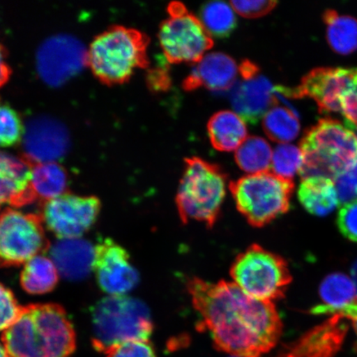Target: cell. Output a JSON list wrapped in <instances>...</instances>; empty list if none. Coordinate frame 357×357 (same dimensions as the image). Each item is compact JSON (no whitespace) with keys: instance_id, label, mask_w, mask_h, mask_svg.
Instances as JSON below:
<instances>
[{"instance_id":"obj_1","label":"cell","mask_w":357,"mask_h":357,"mask_svg":"<svg viewBox=\"0 0 357 357\" xmlns=\"http://www.w3.org/2000/svg\"><path fill=\"white\" fill-rule=\"evenodd\" d=\"M186 287L200 327L218 350L236 357H261L278 344L283 324L274 303L249 296L227 281L192 278Z\"/></svg>"},{"instance_id":"obj_2","label":"cell","mask_w":357,"mask_h":357,"mask_svg":"<svg viewBox=\"0 0 357 357\" xmlns=\"http://www.w3.org/2000/svg\"><path fill=\"white\" fill-rule=\"evenodd\" d=\"M2 342L10 357H70L77 336L63 307L39 303L22 307Z\"/></svg>"},{"instance_id":"obj_3","label":"cell","mask_w":357,"mask_h":357,"mask_svg":"<svg viewBox=\"0 0 357 357\" xmlns=\"http://www.w3.org/2000/svg\"><path fill=\"white\" fill-rule=\"evenodd\" d=\"M149 38L137 29L114 26L93 40L87 50V66L105 84L128 82L137 69L149 66Z\"/></svg>"},{"instance_id":"obj_4","label":"cell","mask_w":357,"mask_h":357,"mask_svg":"<svg viewBox=\"0 0 357 357\" xmlns=\"http://www.w3.org/2000/svg\"><path fill=\"white\" fill-rule=\"evenodd\" d=\"M301 151L302 180L320 177L334 181L357 163V136L337 120L322 119L306 131Z\"/></svg>"},{"instance_id":"obj_5","label":"cell","mask_w":357,"mask_h":357,"mask_svg":"<svg viewBox=\"0 0 357 357\" xmlns=\"http://www.w3.org/2000/svg\"><path fill=\"white\" fill-rule=\"evenodd\" d=\"M176 206L183 223L196 221L215 225L226 196L227 176L217 165L199 158L185 160Z\"/></svg>"},{"instance_id":"obj_6","label":"cell","mask_w":357,"mask_h":357,"mask_svg":"<svg viewBox=\"0 0 357 357\" xmlns=\"http://www.w3.org/2000/svg\"><path fill=\"white\" fill-rule=\"evenodd\" d=\"M93 345L106 352L121 343L149 340L153 324L149 307L127 296H107L93 307Z\"/></svg>"},{"instance_id":"obj_7","label":"cell","mask_w":357,"mask_h":357,"mask_svg":"<svg viewBox=\"0 0 357 357\" xmlns=\"http://www.w3.org/2000/svg\"><path fill=\"white\" fill-rule=\"evenodd\" d=\"M294 188L292 181L270 172L243 176L229 185L238 211L257 227L288 212Z\"/></svg>"},{"instance_id":"obj_8","label":"cell","mask_w":357,"mask_h":357,"mask_svg":"<svg viewBox=\"0 0 357 357\" xmlns=\"http://www.w3.org/2000/svg\"><path fill=\"white\" fill-rule=\"evenodd\" d=\"M230 274L234 283L249 296L271 303L284 296L292 281L287 262L257 244L236 258Z\"/></svg>"},{"instance_id":"obj_9","label":"cell","mask_w":357,"mask_h":357,"mask_svg":"<svg viewBox=\"0 0 357 357\" xmlns=\"http://www.w3.org/2000/svg\"><path fill=\"white\" fill-rule=\"evenodd\" d=\"M169 17L160 24L159 41L167 61L172 64L198 63L213 46L202 22L180 2L167 8Z\"/></svg>"},{"instance_id":"obj_10","label":"cell","mask_w":357,"mask_h":357,"mask_svg":"<svg viewBox=\"0 0 357 357\" xmlns=\"http://www.w3.org/2000/svg\"><path fill=\"white\" fill-rule=\"evenodd\" d=\"M38 214L7 208L0 213V267L25 264L50 249Z\"/></svg>"},{"instance_id":"obj_11","label":"cell","mask_w":357,"mask_h":357,"mask_svg":"<svg viewBox=\"0 0 357 357\" xmlns=\"http://www.w3.org/2000/svg\"><path fill=\"white\" fill-rule=\"evenodd\" d=\"M43 204L40 216L60 239L82 238L95 225L101 208L100 200L96 196L69 193Z\"/></svg>"},{"instance_id":"obj_12","label":"cell","mask_w":357,"mask_h":357,"mask_svg":"<svg viewBox=\"0 0 357 357\" xmlns=\"http://www.w3.org/2000/svg\"><path fill=\"white\" fill-rule=\"evenodd\" d=\"M84 66H87V50L70 36H55L39 48L38 73L49 86H61L78 74Z\"/></svg>"},{"instance_id":"obj_13","label":"cell","mask_w":357,"mask_h":357,"mask_svg":"<svg viewBox=\"0 0 357 357\" xmlns=\"http://www.w3.org/2000/svg\"><path fill=\"white\" fill-rule=\"evenodd\" d=\"M93 270L100 289L109 296H126L139 282L126 249L110 238L96 245Z\"/></svg>"},{"instance_id":"obj_14","label":"cell","mask_w":357,"mask_h":357,"mask_svg":"<svg viewBox=\"0 0 357 357\" xmlns=\"http://www.w3.org/2000/svg\"><path fill=\"white\" fill-rule=\"evenodd\" d=\"M356 68L319 67L312 70L293 89V99L311 98L321 114L342 113L341 98L351 86Z\"/></svg>"},{"instance_id":"obj_15","label":"cell","mask_w":357,"mask_h":357,"mask_svg":"<svg viewBox=\"0 0 357 357\" xmlns=\"http://www.w3.org/2000/svg\"><path fill=\"white\" fill-rule=\"evenodd\" d=\"M24 156L31 163L56 162L66 155L69 137L66 128L47 117L33 119L24 129Z\"/></svg>"},{"instance_id":"obj_16","label":"cell","mask_w":357,"mask_h":357,"mask_svg":"<svg viewBox=\"0 0 357 357\" xmlns=\"http://www.w3.org/2000/svg\"><path fill=\"white\" fill-rule=\"evenodd\" d=\"M346 319L341 314H335L285 347L278 357H334L340 350L347 333Z\"/></svg>"},{"instance_id":"obj_17","label":"cell","mask_w":357,"mask_h":357,"mask_svg":"<svg viewBox=\"0 0 357 357\" xmlns=\"http://www.w3.org/2000/svg\"><path fill=\"white\" fill-rule=\"evenodd\" d=\"M32 169L25 158L0 153V206L20 208L38 200L31 184Z\"/></svg>"},{"instance_id":"obj_18","label":"cell","mask_w":357,"mask_h":357,"mask_svg":"<svg viewBox=\"0 0 357 357\" xmlns=\"http://www.w3.org/2000/svg\"><path fill=\"white\" fill-rule=\"evenodd\" d=\"M231 93V105L241 118L255 123L278 104L275 87L260 73L243 78Z\"/></svg>"},{"instance_id":"obj_19","label":"cell","mask_w":357,"mask_h":357,"mask_svg":"<svg viewBox=\"0 0 357 357\" xmlns=\"http://www.w3.org/2000/svg\"><path fill=\"white\" fill-rule=\"evenodd\" d=\"M239 75V66L230 56L213 52L204 56L191 70L183 83L186 91L201 87L214 92L226 91L234 86Z\"/></svg>"},{"instance_id":"obj_20","label":"cell","mask_w":357,"mask_h":357,"mask_svg":"<svg viewBox=\"0 0 357 357\" xmlns=\"http://www.w3.org/2000/svg\"><path fill=\"white\" fill-rule=\"evenodd\" d=\"M50 253L59 274L65 279L83 280L93 270L95 247L82 238L60 239L52 245Z\"/></svg>"},{"instance_id":"obj_21","label":"cell","mask_w":357,"mask_h":357,"mask_svg":"<svg viewBox=\"0 0 357 357\" xmlns=\"http://www.w3.org/2000/svg\"><path fill=\"white\" fill-rule=\"evenodd\" d=\"M208 133L214 149L227 153L238 150L248 138L244 120L229 110L212 116L208 123Z\"/></svg>"},{"instance_id":"obj_22","label":"cell","mask_w":357,"mask_h":357,"mask_svg":"<svg viewBox=\"0 0 357 357\" xmlns=\"http://www.w3.org/2000/svg\"><path fill=\"white\" fill-rule=\"evenodd\" d=\"M298 196L305 211L319 217L327 216L340 204L335 183L328 178L302 180Z\"/></svg>"},{"instance_id":"obj_23","label":"cell","mask_w":357,"mask_h":357,"mask_svg":"<svg viewBox=\"0 0 357 357\" xmlns=\"http://www.w3.org/2000/svg\"><path fill=\"white\" fill-rule=\"evenodd\" d=\"M319 294L324 305L312 310L314 314H338L344 307L355 303L356 289L347 275L334 273L326 278L320 285Z\"/></svg>"},{"instance_id":"obj_24","label":"cell","mask_w":357,"mask_h":357,"mask_svg":"<svg viewBox=\"0 0 357 357\" xmlns=\"http://www.w3.org/2000/svg\"><path fill=\"white\" fill-rule=\"evenodd\" d=\"M59 275L52 259L40 254L25 263L21 272L20 283L26 293L47 294L55 289Z\"/></svg>"},{"instance_id":"obj_25","label":"cell","mask_w":357,"mask_h":357,"mask_svg":"<svg viewBox=\"0 0 357 357\" xmlns=\"http://www.w3.org/2000/svg\"><path fill=\"white\" fill-rule=\"evenodd\" d=\"M324 22L327 41L335 52L348 55L357 50V20L355 17L328 10L324 13Z\"/></svg>"},{"instance_id":"obj_26","label":"cell","mask_w":357,"mask_h":357,"mask_svg":"<svg viewBox=\"0 0 357 357\" xmlns=\"http://www.w3.org/2000/svg\"><path fill=\"white\" fill-rule=\"evenodd\" d=\"M31 184L36 197L43 204L66 193L68 178L57 162L33 164Z\"/></svg>"},{"instance_id":"obj_27","label":"cell","mask_w":357,"mask_h":357,"mask_svg":"<svg viewBox=\"0 0 357 357\" xmlns=\"http://www.w3.org/2000/svg\"><path fill=\"white\" fill-rule=\"evenodd\" d=\"M263 128L270 139L279 144L296 139L301 131L297 111L290 105L276 104L265 114Z\"/></svg>"},{"instance_id":"obj_28","label":"cell","mask_w":357,"mask_h":357,"mask_svg":"<svg viewBox=\"0 0 357 357\" xmlns=\"http://www.w3.org/2000/svg\"><path fill=\"white\" fill-rule=\"evenodd\" d=\"M272 155L273 151L264 138L250 137L236 151L235 160L243 172L253 175L269 172Z\"/></svg>"},{"instance_id":"obj_29","label":"cell","mask_w":357,"mask_h":357,"mask_svg":"<svg viewBox=\"0 0 357 357\" xmlns=\"http://www.w3.org/2000/svg\"><path fill=\"white\" fill-rule=\"evenodd\" d=\"M200 21L208 33L217 38H226L236 26L233 7L225 2H209L201 8Z\"/></svg>"},{"instance_id":"obj_30","label":"cell","mask_w":357,"mask_h":357,"mask_svg":"<svg viewBox=\"0 0 357 357\" xmlns=\"http://www.w3.org/2000/svg\"><path fill=\"white\" fill-rule=\"evenodd\" d=\"M303 155L301 149L289 144H280L272 155L271 169L275 175L292 181L301 172Z\"/></svg>"},{"instance_id":"obj_31","label":"cell","mask_w":357,"mask_h":357,"mask_svg":"<svg viewBox=\"0 0 357 357\" xmlns=\"http://www.w3.org/2000/svg\"><path fill=\"white\" fill-rule=\"evenodd\" d=\"M24 128L17 112L0 104V149L15 146L24 137Z\"/></svg>"},{"instance_id":"obj_32","label":"cell","mask_w":357,"mask_h":357,"mask_svg":"<svg viewBox=\"0 0 357 357\" xmlns=\"http://www.w3.org/2000/svg\"><path fill=\"white\" fill-rule=\"evenodd\" d=\"M22 307L11 290L0 282V333L6 332L21 314Z\"/></svg>"},{"instance_id":"obj_33","label":"cell","mask_w":357,"mask_h":357,"mask_svg":"<svg viewBox=\"0 0 357 357\" xmlns=\"http://www.w3.org/2000/svg\"><path fill=\"white\" fill-rule=\"evenodd\" d=\"M107 357H158L149 340H135L121 343L106 352Z\"/></svg>"},{"instance_id":"obj_34","label":"cell","mask_w":357,"mask_h":357,"mask_svg":"<svg viewBox=\"0 0 357 357\" xmlns=\"http://www.w3.org/2000/svg\"><path fill=\"white\" fill-rule=\"evenodd\" d=\"M337 226L346 238L357 243V199L343 204L338 212Z\"/></svg>"},{"instance_id":"obj_35","label":"cell","mask_w":357,"mask_h":357,"mask_svg":"<svg viewBox=\"0 0 357 357\" xmlns=\"http://www.w3.org/2000/svg\"><path fill=\"white\" fill-rule=\"evenodd\" d=\"M334 183L340 204L357 199V163L335 178Z\"/></svg>"},{"instance_id":"obj_36","label":"cell","mask_w":357,"mask_h":357,"mask_svg":"<svg viewBox=\"0 0 357 357\" xmlns=\"http://www.w3.org/2000/svg\"><path fill=\"white\" fill-rule=\"evenodd\" d=\"M276 6H278V2L264 1V0L231 2V6L233 7L234 11L247 19H256V17L265 16L273 10Z\"/></svg>"},{"instance_id":"obj_37","label":"cell","mask_w":357,"mask_h":357,"mask_svg":"<svg viewBox=\"0 0 357 357\" xmlns=\"http://www.w3.org/2000/svg\"><path fill=\"white\" fill-rule=\"evenodd\" d=\"M341 106L347 127L351 129L357 128V71L351 86L341 98Z\"/></svg>"},{"instance_id":"obj_38","label":"cell","mask_w":357,"mask_h":357,"mask_svg":"<svg viewBox=\"0 0 357 357\" xmlns=\"http://www.w3.org/2000/svg\"><path fill=\"white\" fill-rule=\"evenodd\" d=\"M147 84L153 91H166L171 86L172 79L166 69L155 68L147 75Z\"/></svg>"},{"instance_id":"obj_39","label":"cell","mask_w":357,"mask_h":357,"mask_svg":"<svg viewBox=\"0 0 357 357\" xmlns=\"http://www.w3.org/2000/svg\"><path fill=\"white\" fill-rule=\"evenodd\" d=\"M12 70L8 62L6 49L0 45V88L4 86L10 79Z\"/></svg>"},{"instance_id":"obj_40","label":"cell","mask_w":357,"mask_h":357,"mask_svg":"<svg viewBox=\"0 0 357 357\" xmlns=\"http://www.w3.org/2000/svg\"><path fill=\"white\" fill-rule=\"evenodd\" d=\"M338 314L344 316L347 319L351 320L357 335V303H352V305L344 307V309L342 310Z\"/></svg>"},{"instance_id":"obj_41","label":"cell","mask_w":357,"mask_h":357,"mask_svg":"<svg viewBox=\"0 0 357 357\" xmlns=\"http://www.w3.org/2000/svg\"><path fill=\"white\" fill-rule=\"evenodd\" d=\"M351 275L352 280H354L356 289V298H357V261L351 268Z\"/></svg>"},{"instance_id":"obj_42","label":"cell","mask_w":357,"mask_h":357,"mask_svg":"<svg viewBox=\"0 0 357 357\" xmlns=\"http://www.w3.org/2000/svg\"><path fill=\"white\" fill-rule=\"evenodd\" d=\"M0 357H10L3 342H0Z\"/></svg>"},{"instance_id":"obj_43","label":"cell","mask_w":357,"mask_h":357,"mask_svg":"<svg viewBox=\"0 0 357 357\" xmlns=\"http://www.w3.org/2000/svg\"><path fill=\"white\" fill-rule=\"evenodd\" d=\"M352 129H354V131H356V132H357V128H352Z\"/></svg>"},{"instance_id":"obj_44","label":"cell","mask_w":357,"mask_h":357,"mask_svg":"<svg viewBox=\"0 0 357 357\" xmlns=\"http://www.w3.org/2000/svg\"></svg>"}]
</instances>
